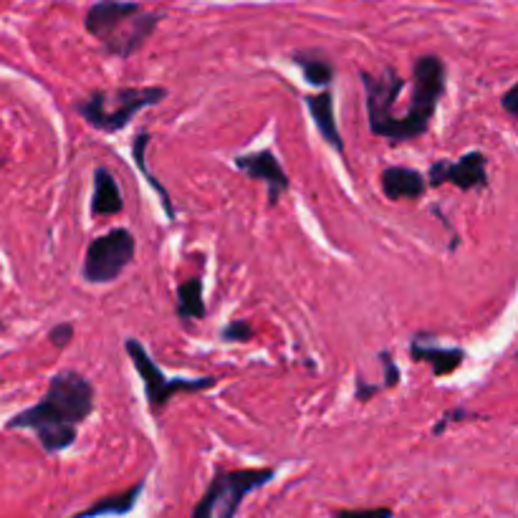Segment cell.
I'll return each instance as SVG.
<instances>
[{"label": "cell", "mask_w": 518, "mask_h": 518, "mask_svg": "<svg viewBox=\"0 0 518 518\" xmlns=\"http://www.w3.org/2000/svg\"><path fill=\"white\" fill-rule=\"evenodd\" d=\"M380 362H382V369H385V377H382V387L385 390H392V387L400 385L402 380V372L400 367L395 364V359H392L390 352H380Z\"/></svg>", "instance_id": "44dd1931"}, {"label": "cell", "mask_w": 518, "mask_h": 518, "mask_svg": "<svg viewBox=\"0 0 518 518\" xmlns=\"http://www.w3.org/2000/svg\"><path fill=\"white\" fill-rule=\"evenodd\" d=\"M306 109H309L311 119H314L316 129H319L321 139H324L326 145L332 147L339 157H342L344 165L347 162V147H344V139L342 132H339V124L337 117H334V94L329 89H321L316 94H306L304 97Z\"/></svg>", "instance_id": "8fae6325"}, {"label": "cell", "mask_w": 518, "mask_h": 518, "mask_svg": "<svg viewBox=\"0 0 518 518\" xmlns=\"http://www.w3.org/2000/svg\"><path fill=\"white\" fill-rule=\"evenodd\" d=\"M145 491V481L134 483V486L124 488L119 493H109V496L99 498V501L91 503L84 511L74 513L71 518H102V516H127L134 506H137L139 496Z\"/></svg>", "instance_id": "9a60e30c"}, {"label": "cell", "mask_w": 518, "mask_h": 518, "mask_svg": "<svg viewBox=\"0 0 518 518\" xmlns=\"http://www.w3.org/2000/svg\"><path fill=\"white\" fill-rule=\"evenodd\" d=\"M362 86H364V102H367V119L369 129H372L374 137L390 139L395 134L397 127V114L395 104L400 91L405 89V81L397 74L392 66H385L380 74H369L362 71Z\"/></svg>", "instance_id": "ba28073f"}, {"label": "cell", "mask_w": 518, "mask_h": 518, "mask_svg": "<svg viewBox=\"0 0 518 518\" xmlns=\"http://www.w3.org/2000/svg\"><path fill=\"white\" fill-rule=\"evenodd\" d=\"M501 104H503V109H506V112L511 114V117L518 119V84H513L511 89H508L506 94H503Z\"/></svg>", "instance_id": "d4e9b609"}, {"label": "cell", "mask_w": 518, "mask_h": 518, "mask_svg": "<svg viewBox=\"0 0 518 518\" xmlns=\"http://www.w3.org/2000/svg\"><path fill=\"white\" fill-rule=\"evenodd\" d=\"M94 412V385L76 369L54 374L49 390L33 407L6 422L8 430H31L46 453H64L76 443L79 425Z\"/></svg>", "instance_id": "6da1fadb"}, {"label": "cell", "mask_w": 518, "mask_h": 518, "mask_svg": "<svg viewBox=\"0 0 518 518\" xmlns=\"http://www.w3.org/2000/svg\"><path fill=\"white\" fill-rule=\"evenodd\" d=\"M147 145H150V132H139L137 137H134V142H132L134 165H137V170L142 172V175H145V180L150 182L152 187H155V193L160 195V203H162V208H165L167 218L175 220V205H172L170 193H167L165 187H162L160 180H155V175H152L150 167H147Z\"/></svg>", "instance_id": "e0dca14e"}, {"label": "cell", "mask_w": 518, "mask_h": 518, "mask_svg": "<svg viewBox=\"0 0 518 518\" xmlns=\"http://www.w3.org/2000/svg\"><path fill=\"white\" fill-rule=\"evenodd\" d=\"M332 518H392V508H342V511H334Z\"/></svg>", "instance_id": "ffe728a7"}, {"label": "cell", "mask_w": 518, "mask_h": 518, "mask_svg": "<svg viewBox=\"0 0 518 518\" xmlns=\"http://www.w3.org/2000/svg\"><path fill=\"white\" fill-rule=\"evenodd\" d=\"M410 357L415 362L428 364L433 369L435 377H448L455 369L463 364L465 352L458 347H435V344H425L420 337L410 344Z\"/></svg>", "instance_id": "4fadbf2b"}, {"label": "cell", "mask_w": 518, "mask_h": 518, "mask_svg": "<svg viewBox=\"0 0 518 518\" xmlns=\"http://www.w3.org/2000/svg\"><path fill=\"white\" fill-rule=\"evenodd\" d=\"M382 390H385L382 385H369V382H364L362 377H357V387H354V400L369 402L374 395H377V392H382Z\"/></svg>", "instance_id": "cb8c5ba5"}, {"label": "cell", "mask_w": 518, "mask_h": 518, "mask_svg": "<svg viewBox=\"0 0 518 518\" xmlns=\"http://www.w3.org/2000/svg\"><path fill=\"white\" fill-rule=\"evenodd\" d=\"M445 86H448V69H445L443 59L433 54L420 56L415 61V71H412V97L407 104V112L402 114L400 127H397L395 145L410 142V139L428 132L438 102L445 94Z\"/></svg>", "instance_id": "277c9868"}, {"label": "cell", "mask_w": 518, "mask_h": 518, "mask_svg": "<svg viewBox=\"0 0 518 518\" xmlns=\"http://www.w3.org/2000/svg\"><path fill=\"white\" fill-rule=\"evenodd\" d=\"M137 253V241L127 228H114L89 243L81 266L86 284H112L127 271Z\"/></svg>", "instance_id": "52a82bcc"}, {"label": "cell", "mask_w": 518, "mask_h": 518, "mask_svg": "<svg viewBox=\"0 0 518 518\" xmlns=\"http://www.w3.org/2000/svg\"><path fill=\"white\" fill-rule=\"evenodd\" d=\"M428 185H455L458 190H486L488 187V157L483 152H468L460 160H438L428 170Z\"/></svg>", "instance_id": "9c48e42d"}, {"label": "cell", "mask_w": 518, "mask_h": 518, "mask_svg": "<svg viewBox=\"0 0 518 518\" xmlns=\"http://www.w3.org/2000/svg\"><path fill=\"white\" fill-rule=\"evenodd\" d=\"M235 167L241 172H246L251 180L266 182L268 187V205H276L281 200V195L289 190V175L281 167V162L276 160L271 150L261 152H248V155L235 157Z\"/></svg>", "instance_id": "30bf717a"}, {"label": "cell", "mask_w": 518, "mask_h": 518, "mask_svg": "<svg viewBox=\"0 0 518 518\" xmlns=\"http://www.w3.org/2000/svg\"><path fill=\"white\" fill-rule=\"evenodd\" d=\"M175 314L180 321L205 319L208 309H205V301H203V278L193 276L177 286Z\"/></svg>", "instance_id": "2e32d148"}, {"label": "cell", "mask_w": 518, "mask_h": 518, "mask_svg": "<svg viewBox=\"0 0 518 518\" xmlns=\"http://www.w3.org/2000/svg\"><path fill=\"white\" fill-rule=\"evenodd\" d=\"M74 334H76L74 324H69V321H61V324H56L54 329L49 332V342L54 344L56 349H66L69 347L71 339H74Z\"/></svg>", "instance_id": "7402d4cb"}, {"label": "cell", "mask_w": 518, "mask_h": 518, "mask_svg": "<svg viewBox=\"0 0 518 518\" xmlns=\"http://www.w3.org/2000/svg\"><path fill=\"white\" fill-rule=\"evenodd\" d=\"M162 99H167L165 86H119L112 91H91L89 97L76 102L74 109L89 127L104 134H117L139 112L155 107Z\"/></svg>", "instance_id": "3957f363"}, {"label": "cell", "mask_w": 518, "mask_h": 518, "mask_svg": "<svg viewBox=\"0 0 518 518\" xmlns=\"http://www.w3.org/2000/svg\"><path fill=\"white\" fill-rule=\"evenodd\" d=\"M124 200L119 193V185L107 167L94 170V190H91V215L94 218H109L122 213Z\"/></svg>", "instance_id": "5bb4252c"}, {"label": "cell", "mask_w": 518, "mask_h": 518, "mask_svg": "<svg viewBox=\"0 0 518 518\" xmlns=\"http://www.w3.org/2000/svg\"><path fill=\"white\" fill-rule=\"evenodd\" d=\"M294 64L304 71V79L309 81L311 86H319V89H326L334 79V66L329 64L324 54L319 51H296Z\"/></svg>", "instance_id": "ac0fdd59"}, {"label": "cell", "mask_w": 518, "mask_h": 518, "mask_svg": "<svg viewBox=\"0 0 518 518\" xmlns=\"http://www.w3.org/2000/svg\"><path fill=\"white\" fill-rule=\"evenodd\" d=\"M468 417H470V412H468V410H460V407H458V410L445 412V415L440 417V420H438V425H435V428H433V433H435V435L445 433V430H448L450 425H453V422H458V420H468Z\"/></svg>", "instance_id": "603a6c76"}, {"label": "cell", "mask_w": 518, "mask_h": 518, "mask_svg": "<svg viewBox=\"0 0 518 518\" xmlns=\"http://www.w3.org/2000/svg\"><path fill=\"white\" fill-rule=\"evenodd\" d=\"M220 339L223 342H235V344H243V342H251L253 339V326L248 324L246 319H233L220 329Z\"/></svg>", "instance_id": "d6986e66"}, {"label": "cell", "mask_w": 518, "mask_h": 518, "mask_svg": "<svg viewBox=\"0 0 518 518\" xmlns=\"http://www.w3.org/2000/svg\"><path fill=\"white\" fill-rule=\"evenodd\" d=\"M382 193L387 200H420L428 193V177L410 167H387L380 175Z\"/></svg>", "instance_id": "7c38bea8"}, {"label": "cell", "mask_w": 518, "mask_h": 518, "mask_svg": "<svg viewBox=\"0 0 518 518\" xmlns=\"http://www.w3.org/2000/svg\"><path fill=\"white\" fill-rule=\"evenodd\" d=\"M124 349H127L134 369H137L142 382H145L147 405H150V412L155 417L165 412L167 402H170L175 395L205 392V390H213V387L218 385L215 377H198V380H182V377H177V380H170V377H165V372L157 367L155 359L147 354V349L142 347L137 339H127V342H124Z\"/></svg>", "instance_id": "8992f818"}, {"label": "cell", "mask_w": 518, "mask_h": 518, "mask_svg": "<svg viewBox=\"0 0 518 518\" xmlns=\"http://www.w3.org/2000/svg\"><path fill=\"white\" fill-rule=\"evenodd\" d=\"M162 21V13L147 11L129 0H97L86 11L84 28L91 38L102 43L107 54L129 59L152 38Z\"/></svg>", "instance_id": "7a4b0ae2"}, {"label": "cell", "mask_w": 518, "mask_h": 518, "mask_svg": "<svg viewBox=\"0 0 518 518\" xmlns=\"http://www.w3.org/2000/svg\"><path fill=\"white\" fill-rule=\"evenodd\" d=\"M276 476V468H238V470H215L208 491L203 493L193 508L190 518H235L243 498L256 488L266 486Z\"/></svg>", "instance_id": "5b68a950"}]
</instances>
